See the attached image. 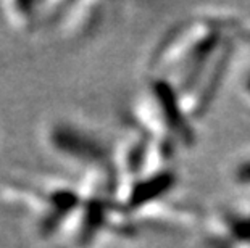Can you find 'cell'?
Listing matches in <instances>:
<instances>
[{
  "label": "cell",
  "instance_id": "obj_1",
  "mask_svg": "<svg viewBox=\"0 0 250 248\" xmlns=\"http://www.w3.org/2000/svg\"><path fill=\"white\" fill-rule=\"evenodd\" d=\"M242 19L229 12L195 15L179 21L153 47L147 60L150 77H163L179 86L236 34Z\"/></svg>",
  "mask_w": 250,
  "mask_h": 248
},
{
  "label": "cell",
  "instance_id": "obj_2",
  "mask_svg": "<svg viewBox=\"0 0 250 248\" xmlns=\"http://www.w3.org/2000/svg\"><path fill=\"white\" fill-rule=\"evenodd\" d=\"M127 124L173 153L195 145L194 126L181 108L176 89L163 77L148 76L132 100Z\"/></svg>",
  "mask_w": 250,
  "mask_h": 248
},
{
  "label": "cell",
  "instance_id": "obj_3",
  "mask_svg": "<svg viewBox=\"0 0 250 248\" xmlns=\"http://www.w3.org/2000/svg\"><path fill=\"white\" fill-rule=\"evenodd\" d=\"M45 145L54 156L79 171V176L92 171H111V145L90 129L68 119H57L47 126Z\"/></svg>",
  "mask_w": 250,
  "mask_h": 248
},
{
  "label": "cell",
  "instance_id": "obj_4",
  "mask_svg": "<svg viewBox=\"0 0 250 248\" xmlns=\"http://www.w3.org/2000/svg\"><path fill=\"white\" fill-rule=\"evenodd\" d=\"M236 44L237 38L232 34L199 70L174 87L181 108L190 123L204 118L218 97L236 55Z\"/></svg>",
  "mask_w": 250,
  "mask_h": 248
},
{
  "label": "cell",
  "instance_id": "obj_5",
  "mask_svg": "<svg viewBox=\"0 0 250 248\" xmlns=\"http://www.w3.org/2000/svg\"><path fill=\"white\" fill-rule=\"evenodd\" d=\"M194 248H250V207L218 205L207 211Z\"/></svg>",
  "mask_w": 250,
  "mask_h": 248
},
{
  "label": "cell",
  "instance_id": "obj_6",
  "mask_svg": "<svg viewBox=\"0 0 250 248\" xmlns=\"http://www.w3.org/2000/svg\"><path fill=\"white\" fill-rule=\"evenodd\" d=\"M207 214L199 205L184 200L163 197L157 202L147 205L132 214L139 229H153L158 232L186 234L189 230H199Z\"/></svg>",
  "mask_w": 250,
  "mask_h": 248
},
{
  "label": "cell",
  "instance_id": "obj_7",
  "mask_svg": "<svg viewBox=\"0 0 250 248\" xmlns=\"http://www.w3.org/2000/svg\"><path fill=\"white\" fill-rule=\"evenodd\" d=\"M107 3L102 2H73L66 3L60 19L63 36L70 40H84L92 36L105 19Z\"/></svg>",
  "mask_w": 250,
  "mask_h": 248
},
{
  "label": "cell",
  "instance_id": "obj_8",
  "mask_svg": "<svg viewBox=\"0 0 250 248\" xmlns=\"http://www.w3.org/2000/svg\"><path fill=\"white\" fill-rule=\"evenodd\" d=\"M229 182L239 191L250 192V150L242 152L229 168Z\"/></svg>",
  "mask_w": 250,
  "mask_h": 248
},
{
  "label": "cell",
  "instance_id": "obj_9",
  "mask_svg": "<svg viewBox=\"0 0 250 248\" xmlns=\"http://www.w3.org/2000/svg\"><path fill=\"white\" fill-rule=\"evenodd\" d=\"M239 98L244 105L250 107V73H247L242 79L241 87H239Z\"/></svg>",
  "mask_w": 250,
  "mask_h": 248
}]
</instances>
